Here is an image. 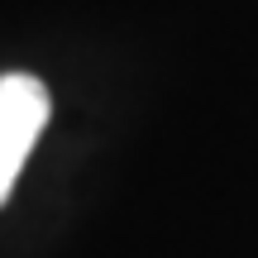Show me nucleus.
Instances as JSON below:
<instances>
[{
  "mask_svg": "<svg viewBox=\"0 0 258 258\" xmlns=\"http://www.w3.org/2000/svg\"><path fill=\"white\" fill-rule=\"evenodd\" d=\"M48 115H53V96L38 77L29 72L0 77V201L15 191V177L24 167V158L34 153Z\"/></svg>",
  "mask_w": 258,
  "mask_h": 258,
  "instance_id": "obj_1",
  "label": "nucleus"
}]
</instances>
